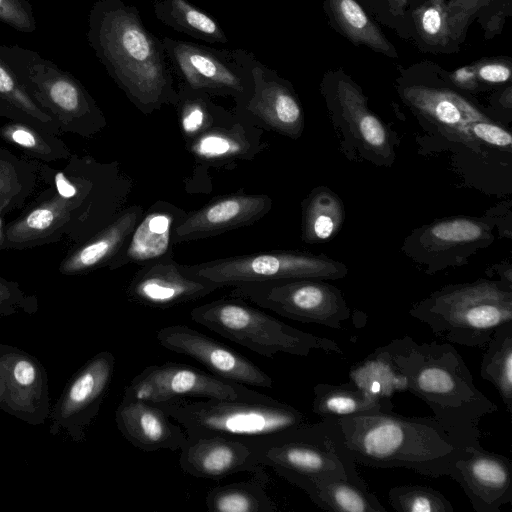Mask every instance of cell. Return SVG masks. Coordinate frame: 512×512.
I'll use <instances>...</instances> for the list:
<instances>
[{"instance_id":"cell-31","label":"cell","mask_w":512,"mask_h":512,"mask_svg":"<svg viewBox=\"0 0 512 512\" xmlns=\"http://www.w3.org/2000/svg\"><path fill=\"white\" fill-rule=\"evenodd\" d=\"M344 207L329 188L317 187L303 202L302 237L319 243L334 237L344 222Z\"/></svg>"},{"instance_id":"cell-8","label":"cell","mask_w":512,"mask_h":512,"mask_svg":"<svg viewBox=\"0 0 512 512\" xmlns=\"http://www.w3.org/2000/svg\"><path fill=\"white\" fill-rule=\"evenodd\" d=\"M0 57L36 104L54 118L60 131L87 136L103 126L101 111L72 74L19 45L0 44Z\"/></svg>"},{"instance_id":"cell-16","label":"cell","mask_w":512,"mask_h":512,"mask_svg":"<svg viewBox=\"0 0 512 512\" xmlns=\"http://www.w3.org/2000/svg\"><path fill=\"white\" fill-rule=\"evenodd\" d=\"M220 287L187 273L170 258L148 264L134 275L127 288L130 301L167 309L201 299Z\"/></svg>"},{"instance_id":"cell-28","label":"cell","mask_w":512,"mask_h":512,"mask_svg":"<svg viewBox=\"0 0 512 512\" xmlns=\"http://www.w3.org/2000/svg\"><path fill=\"white\" fill-rule=\"evenodd\" d=\"M264 470L253 478L211 488L205 497L210 512H275L277 503L266 491Z\"/></svg>"},{"instance_id":"cell-43","label":"cell","mask_w":512,"mask_h":512,"mask_svg":"<svg viewBox=\"0 0 512 512\" xmlns=\"http://www.w3.org/2000/svg\"><path fill=\"white\" fill-rule=\"evenodd\" d=\"M180 121L184 134L194 137L207 130L210 115L203 103L191 101L183 106Z\"/></svg>"},{"instance_id":"cell-1","label":"cell","mask_w":512,"mask_h":512,"mask_svg":"<svg viewBox=\"0 0 512 512\" xmlns=\"http://www.w3.org/2000/svg\"><path fill=\"white\" fill-rule=\"evenodd\" d=\"M386 347L405 389L429 406L445 432L464 448L481 445L479 422L497 406L477 389L458 351L449 343H418L410 336Z\"/></svg>"},{"instance_id":"cell-27","label":"cell","mask_w":512,"mask_h":512,"mask_svg":"<svg viewBox=\"0 0 512 512\" xmlns=\"http://www.w3.org/2000/svg\"><path fill=\"white\" fill-rule=\"evenodd\" d=\"M169 49L193 88L235 92L242 90L240 79L210 53L186 43H171Z\"/></svg>"},{"instance_id":"cell-40","label":"cell","mask_w":512,"mask_h":512,"mask_svg":"<svg viewBox=\"0 0 512 512\" xmlns=\"http://www.w3.org/2000/svg\"><path fill=\"white\" fill-rule=\"evenodd\" d=\"M414 19L423 39L430 44L444 46L449 41L447 9L442 4L431 3L415 10Z\"/></svg>"},{"instance_id":"cell-35","label":"cell","mask_w":512,"mask_h":512,"mask_svg":"<svg viewBox=\"0 0 512 512\" xmlns=\"http://www.w3.org/2000/svg\"><path fill=\"white\" fill-rule=\"evenodd\" d=\"M329 4L338 25L352 41L395 55L393 47L355 0H329Z\"/></svg>"},{"instance_id":"cell-33","label":"cell","mask_w":512,"mask_h":512,"mask_svg":"<svg viewBox=\"0 0 512 512\" xmlns=\"http://www.w3.org/2000/svg\"><path fill=\"white\" fill-rule=\"evenodd\" d=\"M491 236L488 225L468 217H454L436 221L426 227L422 235L426 250L448 251L464 245H479Z\"/></svg>"},{"instance_id":"cell-25","label":"cell","mask_w":512,"mask_h":512,"mask_svg":"<svg viewBox=\"0 0 512 512\" xmlns=\"http://www.w3.org/2000/svg\"><path fill=\"white\" fill-rule=\"evenodd\" d=\"M248 110L278 133L291 138L302 134V109L294 95L281 84L260 81L255 77V92Z\"/></svg>"},{"instance_id":"cell-24","label":"cell","mask_w":512,"mask_h":512,"mask_svg":"<svg viewBox=\"0 0 512 512\" xmlns=\"http://www.w3.org/2000/svg\"><path fill=\"white\" fill-rule=\"evenodd\" d=\"M176 220L171 212L153 211L135 226L121 251L108 264L110 269L127 263L148 264L166 258L173 243Z\"/></svg>"},{"instance_id":"cell-29","label":"cell","mask_w":512,"mask_h":512,"mask_svg":"<svg viewBox=\"0 0 512 512\" xmlns=\"http://www.w3.org/2000/svg\"><path fill=\"white\" fill-rule=\"evenodd\" d=\"M319 508L333 512H385L377 496L358 475L325 481L308 494Z\"/></svg>"},{"instance_id":"cell-3","label":"cell","mask_w":512,"mask_h":512,"mask_svg":"<svg viewBox=\"0 0 512 512\" xmlns=\"http://www.w3.org/2000/svg\"><path fill=\"white\" fill-rule=\"evenodd\" d=\"M87 37L111 76L135 99L154 104L164 96L167 77L160 49L120 2L101 0L93 5Z\"/></svg>"},{"instance_id":"cell-49","label":"cell","mask_w":512,"mask_h":512,"mask_svg":"<svg viewBox=\"0 0 512 512\" xmlns=\"http://www.w3.org/2000/svg\"><path fill=\"white\" fill-rule=\"evenodd\" d=\"M434 4H442L444 0H430ZM391 11L395 14H401L408 0H388Z\"/></svg>"},{"instance_id":"cell-37","label":"cell","mask_w":512,"mask_h":512,"mask_svg":"<svg viewBox=\"0 0 512 512\" xmlns=\"http://www.w3.org/2000/svg\"><path fill=\"white\" fill-rule=\"evenodd\" d=\"M0 136L17 148L46 161L67 158L69 155L67 146L60 139L23 122L12 121L3 125Z\"/></svg>"},{"instance_id":"cell-50","label":"cell","mask_w":512,"mask_h":512,"mask_svg":"<svg viewBox=\"0 0 512 512\" xmlns=\"http://www.w3.org/2000/svg\"><path fill=\"white\" fill-rule=\"evenodd\" d=\"M5 400V383L3 374L0 368V409L2 410L3 404Z\"/></svg>"},{"instance_id":"cell-14","label":"cell","mask_w":512,"mask_h":512,"mask_svg":"<svg viewBox=\"0 0 512 512\" xmlns=\"http://www.w3.org/2000/svg\"><path fill=\"white\" fill-rule=\"evenodd\" d=\"M0 368L5 383L2 410L30 425L44 424L52 408L42 363L18 347L0 344Z\"/></svg>"},{"instance_id":"cell-9","label":"cell","mask_w":512,"mask_h":512,"mask_svg":"<svg viewBox=\"0 0 512 512\" xmlns=\"http://www.w3.org/2000/svg\"><path fill=\"white\" fill-rule=\"evenodd\" d=\"M187 273L220 288L280 279L344 278L347 267L325 255L294 251H272L221 258L194 266H184Z\"/></svg>"},{"instance_id":"cell-44","label":"cell","mask_w":512,"mask_h":512,"mask_svg":"<svg viewBox=\"0 0 512 512\" xmlns=\"http://www.w3.org/2000/svg\"><path fill=\"white\" fill-rule=\"evenodd\" d=\"M471 135L475 140L488 144L510 148L512 137L508 131L490 121L489 118L473 122L470 125Z\"/></svg>"},{"instance_id":"cell-45","label":"cell","mask_w":512,"mask_h":512,"mask_svg":"<svg viewBox=\"0 0 512 512\" xmlns=\"http://www.w3.org/2000/svg\"><path fill=\"white\" fill-rule=\"evenodd\" d=\"M479 0H455L447 9L448 25L450 36L458 37L466 24L468 18L475 12Z\"/></svg>"},{"instance_id":"cell-6","label":"cell","mask_w":512,"mask_h":512,"mask_svg":"<svg viewBox=\"0 0 512 512\" xmlns=\"http://www.w3.org/2000/svg\"><path fill=\"white\" fill-rule=\"evenodd\" d=\"M157 404L183 427L188 439L253 438L308 423L300 410L272 397L267 400L179 398Z\"/></svg>"},{"instance_id":"cell-5","label":"cell","mask_w":512,"mask_h":512,"mask_svg":"<svg viewBox=\"0 0 512 512\" xmlns=\"http://www.w3.org/2000/svg\"><path fill=\"white\" fill-rule=\"evenodd\" d=\"M409 314L450 343L483 348L498 327L512 322V285L484 279L447 285L415 303Z\"/></svg>"},{"instance_id":"cell-15","label":"cell","mask_w":512,"mask_h":512,"mask_svg":"<svg viewBox=\"0 0 512 512\" xmlns=\"http://www.w3.org/2000/svg\"><path fill=\"white\" fill-rule=\"evenodd\" d=\"M476 512H499L512 502V461L481 445L466 448L449 474Z\"/></svg>"},{"instance_id":"cell-41","label":"cell","mask_w":512,"mask_h":512,"mask_svg":"<svg viewBox=\"0 0 512 512\" xmlns=\"http://www.w3.org/2000/svg\"><path fill=\"white\" fill-rule=\"evenodd\" d=\"M37 309L35 296L26 294L18 283L0 277V317L21 312L33 314Z\"/></svg>"},{"instance_id":"cell-26","label":"cell","mask_w":512,"mask_h":512,"mask_svg":"<svg viewBox=\"0 0 512 512\" xmlns=\"http://www.w3.org/2000/svg\"><path fill=\"white\" fill-rule=\"evenodd\" d=\"M312 411L321 418H342L374 410H392L387 397L372 394L355 383H318L313 388Z\"/></svg>"},{"instance_id":"cell-34","label":"cell","mask_w":512,"mask_h":512,"mask_svg":"<svg viewBox=\"0 0 512 512\" xmlns=\"http://www.w3.org/2000/svg\"><path fill=\"white\" fill-rule=\"evenodd\" d=\"M350 379L362 389L382 397L405 389L404 379L393 364L386 345L378 347L354 367Z\"/></svg>"},{"instance_id":"cell-48","label":"cell","mask_w":512,"mask_h":512,"mask_svg":"<svg viewBox=\"0 0 512 512\" xmlns=\"http://www.w3.org/2000/svg\"><path fill=\"white\" fill-rule=\"evenodd\" d=\"M451 80L463 89H475L478 86L475 66H465L455 70L451 75Z\"/></svg>"},{"instance_id":"cell-10","label":"cell","mask_w":512,"mask_h":512,"mask_svg":"<svg viewBox=\"0 0 512 512\" xmlns=\"http://www.w3.org/2000/svg\"><path fill=\"white\" fill-rule=\"evenodd\" d=\"M230 296L285 318L341 329L350 309L339 288L320 279L296 278L234 286Z\"/></svg>"},{"instance_id":"cell-20","label":"cell","mask_w":512,"mask_h":512,"mask_svg":"<svg viewBox=\"0 0 512 512\" xmlns=\"http://www.w3.org/2000/svg\"><path fill=\"white\" fill-rule=\"evenodd\" d=\"M403 96L419 113L440 126L442 131L450 133L469 146L476 143L471 135L470 125L488 118L452 91L416 85L405 88Z\"/></svg>"},{"instance_id":"cell-47","label":"cell","mask_w":512,"mask_h":512,"mask_svg":"<svg viewBox=\"0 0 512 512\" xmlns=\"http://www.w3.org/2000/svg\"><path fill=\"white\" fill-rule=\"evenodd\" d=\"M477 78L488 83L507 82L511 77V69L505 63L486 62L474 65Z\"/></svg>"},{"instance_id":"cell-18","label":"cell","mask_w":512,"mask_h":512,"mask_svg":"<svg viewBox=\"0 0 512 512\" xmlns=\"http://www.w3.org/2000/svg\"><path fill=\"white\" fill-rule=\"evenodd\" d=\"M179 466L190 476L218 481L228 476L263 470L245 438L211 436L188 439L179 450Z\"/></svg>"},{"instance_id":"cell-19","label":"cell","mask_w":512,"mask_h":512,"mask_svg":"<svg viewBox=\"0 0 512 512\" xmlns=\"http://www.w3.org/2000/svg\"><path fill=\"white\" fill-rule=\"evenodd\" d=\"M266 195L233 194L220 197L180 220L173 231V243L215 236L250 225L270 209Z\"/></svg>"},{"instance_id":"cell-2","label":"cell","mask_w":512,"mask_h":512,"mask_svg":"<svg viewBox=\"0 0 512 512\" xmlns=\"http://www.w3.org/2000/svg\"><path fill=\"white\" fill-rule=\"evenodd\" d=\"M356 463L372 468H407L430 477L448 476L466 448L432 417L374 410L338 419Z\"/></svg>"},{"instance_id":"cell-7","label":"cell","mask_w":512,"mask_h":512,"mask_svg":"<svg viewBox=\"0 0 512 512\" xmlns=\"http://www.w3.org/2000/svg\"><path fill=\"white\" fill-rule=\"evenodd\" d=\"M191 319L261 356L279 353L308 356L314 350L342 354L328 338L294 328L237 297L217 299L193 308Z\"/></svg>"},{"instance_id":"cell-21","label":"cell","mask_w":512,"mask_h":512,"mask_svg":"<svg viewBox=\"0 0 512 512\" xmlns=\"http://www.w3.org/2000/svg\"><path fill=\"white\" fill-rule=\"evenodd\" d=\"M78 206L80 195L68 198L57 193L10 223L4 231V244L14 248L40 244L62 231Z\"/></svg>"},{"instance_id":"cell-39","label":"cell","mask_w":512,"mask_h":512,"mask_svg":"<svg viewBox=\"0 0 512 512\" xmlns=\"http://www.w3.org/2000/svg\"><path fill=\"white\" fill-rule=\"evenodd\" d=\"M169 13L174 22L189 32L199 33L208 39L224 41V35L216 22L185 0H167Z\"/></svg>"},{"instance_id":"cell-11","label":"cell","mask_w":512,"mask_h":512,"mask_svg":"<svg viewBox=\"0 0 512 512\" xmlns=\"http://www.w3.org/2000/svg\"><path fill=\"white\" fill-rule=\"evenodd\" d=\"M125 390L136 398L156 404L179 398H270L247 385L221 379L191 365L174 362L147 366L131 380Z\"/></svg>"},{"instance_id":"cell-12","label":"cell","mask_w":512,"mask_h":512,"mask_svg":"<svg viewBox=\"0 0 512 512\" xmlns=\"http://www.w3.org/2000/svg\"><path fill=\"white\" fill-rule=\"evenodd\" d=\"M115 356L100 351L68 381L51 409L50 433H64L74 442H84L108 394L115 371Z\"/></svg>"},{"instance_id":"cell-38","label":"cell","mask_w":512,"mask_h":512,"mask_svg":"<svg viewBox=\"0 0 512 512\" xmlns=\"http://www.w3.org/2000/svg\"><path fill=\"white\" fill-rule=\"evenodd\" d=\"M388 499L398 512H453L451 502L439 491L423 485H400L389 490Z\"/></svg>"},{"instance_id":"cell-23","label":"cell","mask_w":512,"mask_h":512,"mask_svg":"<svg viewBox=\"0 0 512 512\" xmlns=\"http://www.w3.org/2000/svg\"><path fill=\"white\" fill-rule=\"evenodd\" d=\"M141 209L131 208L100 234L70 253L59 266L64 275L87 273L111 261L125 246L137 225Z\"/></svg>"},{"instance_id":"cell-42","label":"cell","mask_w":512,"mask_h":512,"mask_svg":"<svg viewBox=\"0 0 512 512\" xmlns=\"http://www.w3.org/2000/svg\"><path fill=\"white\" fill-rule=\"evenodd\" d=\"M0 21L23 33L36 30L34 12L28 0H0Z\"/></svg>"},{"instance_id":"cell-32","label":"cell","mask_w":512,"mask_h":512,"mask_svg":"<svg viewBox=\"0 0 512 512\" xmlns=\"http://www.w3.org/2000/svg\"><path fill=\"white\" fill-rule=\"evenodd\" d=\"M485 347L480 375L497 389L512 413V322L498 327Z\"/></svg>"},{"instance_id":"cell-22","label":"cell","mask_w":512,"mask_h":512,"mask_svg":"<svg viewBox=\"0 0 512 512\" xmlns=\"http://www.w3.org/2000/svg\"><path fill=\"white\" fill-rule=\"evenodd\" d=\"M336 90L342 116L353 138L370 155L393 159L390 135L380 119L368 109L363 94L345 80L338 82Z\"/></svg>"},{"instance_id":"cell-30","label":"cell","mask_w":512,"mask_h":512,"mask_svg":"<svg viewBox=\"0 0 512 512\" xmlns=\"http://www.w3.org/2000/svg\"><path fill=\"white\" fill-rule=\"evenodd\" d=\"M0 116L29 124L50 134L60 131L54 118L36 104L1 57Z\"/></svg>"},{"instance_id":"cell-51","label":"cell","mask_w":512,"mask_h":512,"mask_svg":"<svg viewBox=\"0 0 512 512\" xmlns=\"http://www.w3.org/2000/svg\"><path fill=\"white\" fill-rule=\"evenodd\" d=\"M1 211H2V209H0V212ZM0 226H1V221H0ZM0 244H4V234L1 233V230H0Z\"/></svg>"},{"instance_id":"cell-13","label":"cell","mask_w":512,"mask_h":512,"mask_svg":"<svg viewBox=\"0 0 512 512\" xmlns=\"http://www.w3.org/2000/svg\"><path fill=\"white\" fill-rule=\"evenodd\" d=\"M156 339L165 349L193 358L221 379L260 388L274 386L270 375L251 360L189 326L162 327Z\"/></svg>"},{"instance_id":"cell-36","label":"cell","mask_w":512,"mask_h":512,"mask_svg":"<svg viewBox=\"0 0 512 512\" xmlns=\"http://www.w3.org/2000/svg\"><path fill=\"white\" fill-rule=\"evenodd\" d=\"M193 154L202 160L221 162L252 154V142L244 132L223 128L207 129L191 144Z\"/></svg>"},{"instance_id":"cell-17","label":"cell","mask_w":512,"mask_h":512,"mask_svg":"<svg viewBox=\"0 0 512 512\" xmlns=\"http://www.w3.org/2000/svg\"><path fill=\"white\" fill-rule=\"evenodd\" d=\"M115 423L132 446L145 452L177 451L188 440L183 427L158 404L136 398L127 390L116 408Z\"/></svg>"},{"instance_id":"cell-4","label":"cell","mask_w":512,"mask_h":512,"mask_svg":"<svg viewBox=\"0 0 512 512\" xmlns=\"http://www.w3.org/2000/svg\"><path fill=\"white\" fill-rule=\"evenodd\" d=\"M245 439L260 466L306 494L322 482L358 475L337 418Z\"/></svg>"},{"instance_id":"cell-46","label":"cell","mask_w":512,"mask_h":512,"mask_svg":"<svg viewBox=\"0 0 512 512\" xmlns=\"http://www.w3.org/2000/svg\"><path fill=\"white\" fill-rule=\"evenodd\" d=\"M19 189L21 184L14 166L0 159V209L9 205Z\"/></svg>"}]
</instances>
